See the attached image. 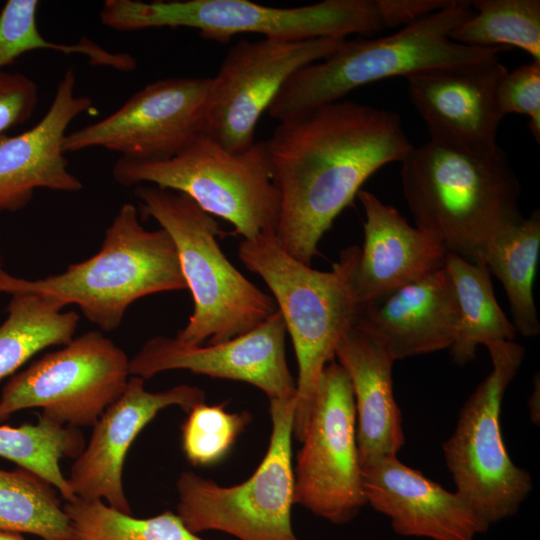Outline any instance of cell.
Listing matches in <instances>:
<instances>
[{
	"label": "cell",
	"instance_id": "obj_1",
	"mask_svg": "<svg viewBox=\"0 0 540 540\" xmlns=\"http://www.w3.org/2000/svg\"><path fill=\"white\" fill-rule=\"evenodd\" d=\"M266 145L280 194L276 239L309 266L363 183L413 148L397 113L347 100L278 122Z\"/></svg>",
	"mask_w": 540,
	"mask_h": 540
},
{
	"label": "cell",
	"instance_id": "obj_2",
	"mask_svg": "<svg viewBox=\"0 0 540 540\" xmlns=\"http://www.w3.org/2000/svg\"><path fill=\"white\" fill-rule=\"evenodd\" d=\"M400 163L416 227L448 253L476 262L497 232L523 218L520 183L498 145L472 151L429 140Z\"/></svg>",
	"mask_w": 540,
	"mask_h": 540
},
{
	"label": "cell",
	"instance_id": "obj_3",
	"mask_svg": "<svg viewBox=\"0 0 540 540\" xmlns=\"http://www.w3.org/2000/svg\"><path fill=\"white\" fill-rule=\"evenodd\" d=\"M359 252L358 246L347 247L332 270L318 271L287 254L275 234L243 239L238 246L241 262L270 289L292 339L298 364L293 435L300 442L322 372L358 312L353 279Z\"/></svg>",
	"mask_w": 540,
	"mask_h": 540
},
{
	"label": "cell",
	"instance_id": "obj_4",
	"mask_svg": "<svg viewBox=\"0 0 540 540\" xmlns=\"http://www.w3.org/2000/svg\"><path fill=\"white\" fill-rule=\"evenodd\" d=\"M474 14L471 1L452 0L445 8L386 37L346 41L330 56L294 73L267 109L281 122L341 100L352 90L383 80L439 67L497 58L507 47H472L449 34Z\"/></svg>",
	"mask_w": 540,
	"mask_h": 540
},
{
	"label": "cell",
	"instance_id": "obj_5",
	"mask_svg": "<svg viewBox=\"0 0 540 540\" xmlns=\"http://www.w3.org/2000/svg\"><path fill=\"white\" fill-rule=\"evenodd\" d=\"M187 289L177 250L164 229L146 230L131 203L121 206L106 229L100 250L64 272L37 280L4 272L0 293L31 292L75 304L85 317L109 332L127 308L147 295Z\"/></svg>",
	"mask_w": 540,
	"mask_h": 540
},
{
	"label": "cell",
	"instance_id": "obj_6",
	"mask_svg": "<svg viewBox=\"0 0 540 540\" xmlns=\"http://www.w3.org/2000/svg\"><path fill=\"white\" fill-rule=\"evenodd\" d=\"M144 213L172 238L194 310L176 339L188 345L214 344L242 335L277 310L273 297L248 280L227 259L211 215L186 195L138 185Z\"/></svg>",
	"mask_w": 540,
	"mask_h": 540
},
{
	"label": "cell",
	"instance_id": "obj_7",
	"mask_svg": "<svg viewBox=\"0 0 540 540\" xmlns=\"http://www.w3.org/2000/svg\"><path fill=\"white\" fill-rule=\"evenodd\" d=\"M112 175L121 185L150 183L182 193L209 215L231 223L234 233L244 239L276 235L280 194L266 141H256L247 150L233 153L198 132L164 160L120 157Z\"/></svg>",
	"mask_w": 540,
	"mask_h": 540
},
{
	"label": "cell",
	"instance_id": "obj_8",
	"mask_svg": "<svg viewBox=\"0 0 540 540\" xmlns=\"http://www.w3.org/2000/svg\"><path fill=\"white\" fill-rule=\"evenodd\" d=\"M99 15L103 25L118 31L191 28L221 43L244 33L299 41L370 35L383 28L374 0H324L292 8L249 0H106Z\"/></svg>",
	"mask_w": 540,
	"mask_h": 540
},
{
	"label": "cell",
	"instance_id": "obj_9",
	"mask_svg": "<svg viewBox=\"0 0 540 540\" xmlns=\"http://www.w3.org/2000/svg\"><path fill=\"white\" fill-rule=\"evenodd\" d=\"M271 434L250 477L222 486L192 471L176 482L177 515L194 534L220 531L239 540H299L292 522L294 398L269 401Z\"/></svg>",
	"mask_w": 540,
	"mask_h": 540
},
{
	"label": "cell",
	"instance_id": "obj_10",
	"mask_svg": "<svg viewBox=\"0 0 540 540\" xmlns=\"http://www.w3.org/2000/svg\"><path fill=\"white\" fill-rule=\"evenodd\" d=\"M485 346L492 371L464 404L443 452L456 492L490 526L517 513L532 489V478L510 459L500 427L504 394L525 349L513 341Z\"/></svg>",
	"mask_w": 540,
	"mask_h": 540
},
{
	"label": "cell",
	"instance_id": "obj_11",
	"mask_svg": "<svg viewBox=\"0 0 540 540\" xmlns=\"http://www.w3.org/2000/svg\"><path fill=\"white\" fill-rule=\"evenodd\" d=\"M125 351L99 331L73 338L13 375L0 395V422L24 409L61 426H93L124 391Z\"/></svg>",
	"mask_w": 540,
	"mask_h": 540
},
{
	"label": "cell",
	"instance_id": "obj_12",
	"mask_svg": "<svg viewBox=\"0 0 540 540\" xmlns=\"http://www.w3.org/2000/svg\"><path fill=\"white\" fill-rule=\"evenodd\" d=\"M294 470V502L334 524L366 504L350 379L336 361L323 370Z\"/></svg>",
	"mask_w": 540,
	"mask_h": 540
},
{
	"label": "cell",
	"instance_id": "obj_13",
	"mask_svg": "<svg viewBox=\"0 0 540 540\" xmlns=\"http://www.w3.org/2000/svg\"><path fill=\"white\" fill-rule=\"evenodd\" d=\"M345 41L324 37L236 42L211 77L201 132L230 152L247 150L256 142L259 118L287 80L333 54Z\"/></svg>",
	"mask_w": 540,
	"mask_h": 540
},
{
	"label": "cell",
	"instance_id": "obj_14",
	"mask_svg": "<svg viewBox=\"0 0 540 540\" xmlns=\"http://www.w3.org/2000/svg\"><path fill=\"white\" fill-rule=\"evenodd\" d=\"M210 81L180 77L150 83L112 114L66 134L63 150L99 147L134 160L170 158L202 131Z\"/></svg>",
	"mask_w": 540,
	"mask_h": 540
},
{
	"label": "cell",
	"instance_id": "obj_15",
	"mask_svg": "<svg viewBox=\"0 0 540 540\" xmlns=\"http://www.w3.org/2000/svg\"><path fill=\"white\" fill-rule=\"evenodd\" d=\"M286 326L281 312L229 340L188 345L176 338L149 339L130 359V375L145 379L169 370L249 383L269 401L295 398L296 381L287 364Z\"/></svg>",
	"mask_w": 540,
	"mask_h": 540
},
{
	"label": "cell",
	"instance_id": "obj_16",
	"mask_svg": "<svg viewBox=\"0 0 540 540\" xmlns=\"http://www.w3.org/2000/svg\"><path fill=\"white\" fill-rule=\"evenodd\" d=\"M205 392L187 384L150 392L144 379L132 376L120 397L93 425L81 454L75 458L68 479L75 496L103 500L121 512L132 514L123 486V467L138 434L163 409L179 406L188 413L204 403Z\"/></svg>",
	"mask_w": 540,
	"mask_h": 540
},
{
	"label": "cell",
	"instance_id": "obj_17",
	"mask_svg": "<svg viewBox=\"0 0 540 540\" xmlns=\"http://www.w3.org/2000/svg\"><path fill=\"white\" fill-rule=\"evenodd\" d=\"M507 72L497 57L405 77L409 97L426 123L430 141L472 151L497 146V131L504 118L497 91Z\"/></svg>",
	"mask_w": 540,
	"mask_h": 540
},
{
	"label": "cell",
	"instance_id": "obj_18",
	"mask_svg": "<svg viewBox=\"0 0 540 540\" xmlns=\"http://www.w3.org/2000/svg\"><path fill=\"white\" fill-rule=\"evenodd\" d=\"M362 484L366 504L387 516L399 535L475 540L489 528L456 491L444 489L397 456L363 467Z\"/></svg>",
	"mask_w": 540,
	"mask_h": 540
},
{
	"label": "cell",
	"instance_id": "obj_19",
	"mask_svg": "<svg viewBox=\"0 0 540 540\" xmlns=\"http://www.w3.org/2000/svg\"><path fill=\"white\" fill-rule=\"evenodd\" d=\"M75 88L76 74L68 68L36 125L15 136L0 135V210L21 209L38 188L65 192L82 188L68 169L63 142L69 124L94 107L92 99L77 96Z\"/></svg>",
	"mask_w": 540,
	"mask_h": 540
},
{
	"label": "cell",
	"instance_id": "obj_20",
	"mask_svg": "<svg viewBox=\"0 0 540 540\" xmlns=\"http://www.w3.org/2000/svg\"><path fill=\"white\" fill-rule=\"evenodd\" d=\"M354 323L378 339L394 361L451 347L460 312L445 267L359 306Z\"/></svg>",
	"mask_w": 540,
	"mask_h": 540
},
{
	"label": "cell",
	"instance_id": "obj_21",
	"mask_svg": "<svg viewBox=\"0 0 540 540\" xmlns=\"http://www.w3.org/2000/svg\"><path fill=\"white\" fill-rule=\"evenodd\" d=\"M356 197L365 213L353 279L359 306L444 268L448 252L439 242L371 192L360 190Z\"/></svg>",
	"mask_w": 540,
	"mask_h": 540
},
{
	"label": "cell",
	"instance_id": "obj_22",
	"mask_svg": "<svg viewBox=\"0 0 540 540\" xmlns=\"http://www.w3.org/2000/svg\"><path fill=\"white\" fill-rule=\"evenodd\" d=\"M335 357L353 389L361 469L380 458L397 456L405 437L393 393L395 361L378 339L354 322L341 337Z\"/></svg>",
	"mask_w": 540,
	"mask_h": 540
},
{
	"label": "cell",
	"instance_id": "obj_23",
	"mask_svg": "<svg viewBox=\"0 0 540 540\" xmlns=\"http://www.w3.org/2000/svg\"><path fill=\"white\" fill-rule=\"evenodd\" d=\"M540 249V213L534 211L497 232L479 258L502 283L510 304L513 325L525 337L540 333L533 284ZM478 258V259H479Z\"/></svg>",
	"mask_w": 540,
	"mask_h": 540
},
{
	"label": "cell",
	"instance_id": "obj_24",
	"mask_svg": "<svg viewBox=\"0 0 540 540\" xmlns=\"http://www.w3.org/2000/svg\"><path fill=\"white\" fill-rule=\"evenodd\" d=\"M444 267L460 312L458 333L450 347L453 360L465 364L475 357L480 344L513 341L517 331L496 300L484 261L479 258L469 262L455 253H447Z\"/></svg>",
	"mask_w": 540,
	"mask_h": 540
},
{
	"label": "cell",
	"instance_id": "obj_25",
	"mask_svg": "<svg viewBox=\"0 0 540 540\" xmlns=\"http://www.w3.org/2000/svg\"><path fill=\"white\" fill-rule=\"evenodd\" d=\"M64 308L45 295L11 294L7 317L0 325V381L43 349L66 345L73 339L79 315Z\"/></svg>",
	"mask_w": 540,
	"mask_h": 540
},
{
	"label": "cell",
	"instance_id": "obj_26",
	"mask_svg": "<svg viewBox=\"0 0 540 540\" xmlns=\"http://www.w3.org/2000/svg\"><path fill=\"white\" fill-rule=\"evenodd\" d=\"M0 530L78 540L57 490L21 467L0 469Z\"/></svg>",
	"mask_w": 540,
	"mask_h": 540
},
{
	"label": "cell",
	"instance_id": "obj_27",
	"mask_svg": "<svg viewBox=\"0 0 540 540\" xmlns=\"http://www.w3.org/2000/svg\"><path fill=\"white\" fill-rule=\"evenodd\" d=\"M86 445L79 428L39 417L36 424L0 425V457L50 483L66 501L76 498L60 468L63 458H77Z\"/></svg>",
	"mask_w": 540,
	"mask_h": 540
},
{
	"label": "cell",
	"instance_id": "obj_28",
	"mask_svg": "<svg viewBox=\"0 0 540 540\" xmlns=\"http://www.w3.org/2000/svg\"><path fill=\"white\" fill-rule=\"evenodd\" d=\"M474 14L449 34L472 47H518L540 62L539 0H473Z\"/></svg>",
	"mask_w": 540,
	"mask_h": 540
},
{
	"label": "cell",
	"instance_id": "obj_29",
	"mask_svg": "<svg viewBox=\"0 0 540 540\" xmlns=\"http://www.w3.org/2000/svg\"><path fill=\"white\" fill-rule=\"evenodd\" d=\"M63 509L78 540H204L189 531L177 513L148 518L121 512L103 500L76 498Z\"/></svg>",
	"mask_w": 540,
	"mask_h": 540
},
{
	"label": "cell",
	"instance_id": "obj_30",
	"mask_svg": "<svg viewBox=\"0 0 540 540\" xmlns=\"http://www.w3.org/2000/svg\"><path fill=\"white\" fill-rule=\"evenodd\" d=\"M38 6L37 0H8L0 11V71L19 56L42 49L85 55L95 66L106 64L109 52L91 40L68 45L45 39L37 26Z\"/></svg>",
	"mask_w": 540,
	"mask_h": 540
},
{
	"label": "cell",
	"instance_id": "obj_31",
	"mask_svg": "<svg viewBox=\"0 0 540 540\" xmlns=\"http://www.w3.org/2000/svg\"><path fill=\"white\" fill-rule=\"evenodd\" d=\"M248 411L228 412L224 404L196 405L181 426L182 450L194 466L214 465L230 452L251 422Z\"/></svg>",
	"mask_w": 540,
	"mask_h": 540
},
{
	"label": "cell",
	"instance_id": "obj_32",
	"mask_svg": "<svg viewBox=\"0 0 540 540\" xmlns=\"http://www.w3.org/2000/svg\"><path fill=\"white\" fill-rule=\"evenodd\" d=\"M497 101L503 117L519 113L529 117V129L540 142V62L520 65L502 78Z\"/></svg>",
	"mask_w": 540,
	"mask_h": 540
},
{
	"label": "cell",
	"instance_id": "obj_33",
	"mask_svg": "<svg viewBox=\"0 0 540 540\" xmlns=\"http://www.w3.org/2000/svg\"><path fill=\"white\" fill-rule=\"evenodd\" d=\"M37 102L38 87L32 79L0 71V135L28 120Z\"/></svg>",
	"mask_w": 540,
	"mask_h": 540
},
{
	"label": "cell",
	"instance_id": "obj_34",
	"mask_svg": "<svg viewBox=\"0 0 540 540\" xmlns=\"http://www.w3.org/2000/svg\"><path fill=\"white\" fill-rule=\"evenodd\" d=\"M382 27L412 25L447 7L452 0H374Z\"/></svg>",
	"mask_w": 540,
	"mask_h": 540
},
{
	"label": "cell",
	"instance_id": "obj_35",
	"mask_svg": "<svg viewBox=\"0 0 540 540\" xmlns=\"http://www.w3.org/2000/svg\"><path fill=\"white\" fill-rule=\"evenodd\" d=\"M539 375L535 377L534 388L528 401L529 411L534 422H539Z\"/></svg>",
	"mask_w": 540,
	"mask_h": 540
},
{
	"label": "cell",
	"instance_id": "obj_36",
	"mask_svg": "<svg viewBox=\"0 0 540 540\" xmlns=\"http://www.w3.org/2000/svg\"><path fill=\"white\" fill-rule=\"evenodd\" d=\"M0 540H25V538L20 533L0 530Z\"/></svg>",
	"mask_w": 540,
	"mask_h": 540
},
{
	"label": "cell",
	"instance_id": "obj_37",
	"mask_svg": "<svg viewBox=\"0 0 540 540\" xmlns=\"http://www.w3.org/2000/svg\"><path fill=\"white\" fill-rule=\"evenodd\" d=\"M5 271L3 270L2 268V264H1V256H0V276L4 273Z\"/></svg>",
	"mask_w": 540,
	"mask_h": 540
},
{
	"label": "cell",
	"instance_id": "obj_38",
	"mask_svg": "<svg viewBox=\"0 0 540 540\" xmlns=\"http://www.w3.org/2000/svg\"><path fill=\"white\" fill-rule=\"evenodd\" d=\"M42 540H66V539H59V538H48V539H42Z\"/></svg>",
	"mask_w": 540,
	"mask_h": 540
}]
</instances>
